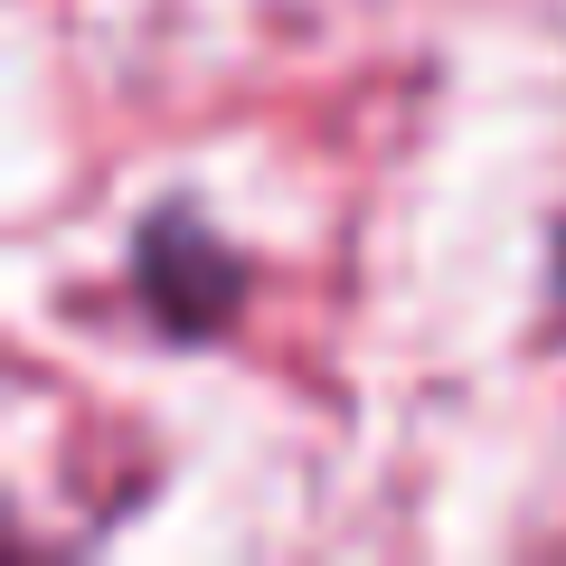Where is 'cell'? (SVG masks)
Instances as JSON below:
<instances>
[{
  "label": "cell",
  "mask_w": 566,
  "mask_h": 566,
  "mask_svg": "<svg viewBox=\"0 0 566 566\" xmlns=\"http://www.w3.org/2000/svg\"><path fill=\"white\" fill-rule=\"evenodd\" d=\"M557 293H566V237H557Z\"/></svg>",
  "instance_id": "2"
},
{
  "label": "cell",
  "mask_w": 566,
  "mask_h": 566,
  "mask_svg": "<svg viewBox=\"0 0 566 566\" xmlns=\"http://www.w3.org/2000/svg\"><path fill=\"white\" fill-rule=\"evenodd\" d=\"M133 293H142V322L161 331L170 349H199V340H218L237 322L245 264L189 199H161L133 227Z\"/></svg>",
  "instance_id": "1"
}]
</instances>
